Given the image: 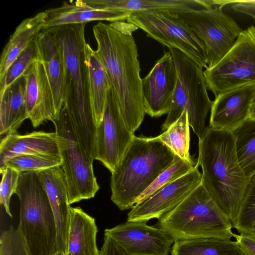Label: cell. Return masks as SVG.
<instances>
[{
	"instance_id": "cell-15",
	"label": "cell",
	"mask_w": 255,
	"mask_h": 255,
	"mask_svg": "<svg viewBox=\"0 0 255 255\" xmlns=\"http://www.w3.org/2000/svg\"><path fill=\"white\" fill-rule=\"evenodd\" d=\"M177 81L171 53L164 52L148 74L142 79L141 89L146 114L159 117L170 111Z\"/></svg>"
},
{
	"instance_id": "cell-14",
	"label": "cell",
	"mask_w": 255,
	"mask_h": 255,
	"mask_svg": "<svg viewBox=\"0 0 255 255\" xmlns=\"http://www.w3.org/2000/svg\"><path fill=\"white\" fill-rule=\"evenodd\" d=\"M197 164L190 171L136 203L128 214V222H145L159 219L173 210L201 184Z\"/></svg>"
},
{
	"instance_id": "cell-41",
	"label": "cell",
	"mask_w": 255,
	"mask_h": 255,
	"mask_svg": "<svg viewBox=\"0 0 255 255\" xmlns=\"http://www.w3.org/2000/svg\"><path fill=\"white\" fill-rule=\"evenodd\" d=\"M54 255H64L60 252H56Z\"/></svg>"
},
{
	"instance_id": "cell-37",
	"label": "cell",
	"mask_w": 255,
	"mask_h": 255,
	"mask_svg": "<svg viewBox=\"0 0 255 255\" xmlns=\"http://www.w3.org/2000/svg\"><path fill=\"white\" fill-rule=\"evenodd\" d=\"M234 238L247 255H255V233H239L235 234Z\"/></svg>"
},
{
	"instance_id": "cell-3",
	"label": "cell",
	"mask_w": 255,
	"mask_h": 255,
	"mask_svg": "<svg viewBox=\"0 0 255 255\" xmlns=\"http://www.w3.org/2000/svg\"><path fill=\"white\" fill-rule=\"evenodd\" d=\"M86 23L50 27L63 51L64 105L83 146L89 154L96 150V125L86 61Z\"/></svg>"
},
{
	"instance_id": "cell-30",
	"label": "cell",
	"mask_w": 255,
	"mask_h": 255,
	"mask_svg": "<svg viewBox=\"0 0 255 255\" xmlns=\"http://www.w3.org/2000/svg\"><path fill=\"white\" fill-rule=\"evenodd\" d=\"M37 36L17 56L3 76L0 78V93L18 78L23 76L33 63L41 61Z\"/></svg>"
},
{
	"instance_id": "cell-38",
	"label": "cell",
	"mask_w": 255,
	"mask_h": 255,
	"mask_svg": "<svg viewBox=\"0 0 255 255\" xmlns=\"http://www.w3.org/2000/svg\"><path fill=\"white\" fill-rule=\"evenodd\" d=\"M99 255H127L124 251L112 239H104Z\"/></svg>"
},
{
	"instance_id": "cell-32",
	"label": "cell",
	"mask_w": 255,
	"mask_h": 255,
	"mask_svg": "<svg viewBox=\"0 0 255 255\" xmlns=\"http://www.w3.org/2000/svg\"><path fill=\"white\" fill-rule=\"evenodd\" d=\"M196 164L197 162H189L182 159L175 155V161L173 163L163 171L141 194L137 202L141 201L164 186L184 175L192 170Z\"/></svg>"
},
{
	"instance_id": "cell-35",
	"label": "cell",
	"mask_w": 255,
	"mask_h": 255,
	"mask_svg": "<svg viewBox=\"0 0 255 255\" xmlns=\"http://www.w3.org/2000/svg\"><path fill=\"white\" fill-rule=\"evenodd\" d=\"M0 171L2 175L0 185V203L6 214L12 218L10 201L17 188L20 173L9 167H5Z\"/></svg>"
},
{
	"instance_id": "cell-8",
	"label": "cell",
	"mask_w": 255,
	"mask_h": 255,
	"mask_svg": "<svg viewBox=\"0 0 255 255\" xmlns=\"http://www.w3.org/2000/svg\"><path fill=\"white\" fill-rule=\"evenodd\" d=\"M53 123L60 139L61 167L70 204L94 198L100 188L93 171L94 160L80 141L64 107Z\"/></svg>"
},
{
	"instance_id": "cell-7",
	"label": "cell",
	"mask_w": 255,
	"mask_h": 255,
	"mask_svg": "<svg viewBox=\"0 0 255 255\" xmlns=\"http://www.w3.org/2000/svg\"><path fill=\"white\" fill-rule=\"evenodd\" d=\"M168 48L175 66L177 81L171 107L162 130L167 129L186 111L189 126L200 139L207 128L206 121L212 104L207 92L204 71L179 50Z\"/></svg>"
},
{
	"instance_id": "cell-12",
	"label": "cell",
	"mask_w": 255,
	"mask_h": 255,
	"mask_svg": "<svg viewBox=\"0 0 255 255\" xmlns=\"http://www.w3.org/2000/svg\"><path fill=\"white\" fill-rule=\"evenodd\" d=\"M134 136L127 126L112 87L107 95L102 120L96 128L95 159L112 173Z\"/></svg>"
},
{
	"instance_id": "cell-39",
	"label": "cell",
	"mask_w": 255,
	"mask_h": 255,
	"mask_svg": "<svg viewBox=\"0 0 255 255\" xmlns=\"http://www.w3.org/2000/svg\"><path fill=\"white\" fill-rule=\"evenodd\" d=\"M249 119L255 121V95L251 106Z\"/></svg>"
},
{
	"instance_id": "cell-22",
	"label": "cell",
	"mask_w": 255,
	"mask_h": 255,
	"mask_svg": "<svg viewBox=\"0 0 255 255\" xmlns=\"http://www.w3.org/2000/svg\"><path fill=\"white\" fill-rule=\"evenodd\" d=\"M46 11L47 17L43 29L64 25L86 23L95 20L114 22L127 20L130 14L125 11L94 8L82 3L79 0L65 1L59 7Z\"/></svg>"
},
{
	"instance_id": "cell-18",
	"label": "cell",
	"mask_w": 255,
	"mask_h": 255,
	"mask_svg": "<svg viewBox=\"0 0 255 255\" xmlns=\"http://www.w3.org/2000/svg\"><path fill=\"white\" fill-rule=\"evenodd\" d=\"M37 172L46 190L55 218L57 252L65 255L71 207L64 171L60 166Z\"/></svg>"
},
{
	"instance_id": "cell-20",
	"label": "cell",
	"mask_w": 255,
	"mask_h": 255,
	"mask_svg": "<svg viewBox=\"0 0 255 255\" xmlns=\"http://www.w3.org/2000/svg\"><path fill=\"white\" fill-rule=\"evenodd\" d=\"M37 38L41 61L51 87L58 117L64 105L65 67L62 47L51 28L43 29Z\"/></svg>"
},
{
	"instance_id": "cell-29",
	"label": "cell",
	"mask_w": 255,
	"mask_h": 255,
	"mask_svg": "<svg viewBox=\"0 0 255 255\" xmlns=\"http://www.w3.org/2000/svg\"><path fill=\"white\" fill-rule=\"evenodd\" d=\"M233 133L240 164L250 179L255 173V121L249 119Z\"/></svg>"
},
{
	"instance_id": "cell-17",
	"label": "cell",
	"mask_w": 255,
	"mask_h": 255,
	"mask_svg": "<svg viewBox=\"0 0 255 255\" xmlns=\"http://www.w3.org/2000/svg\"><path fill=\"white\" fill-rule=\"evenodd\" d=\"M28 119L34 128L58 118L51 87L41 61L33 63L24 75Z\"/></svg>"
},
{
	"instance_id": "cell-33",
	"label": "cell",
	"mask_w": 255,
	"mask_h": 255,
	"mask_svg": "<svg viewBox=\"0 0 255 255\" xmlns=\"http://www.w3.org/2000/svg\"><path fill=\"white\" fill-rule=\"evenodd\" d=\"M255 221V173L249 179L244 197L241 218L236 229L239 233H252Z\"/></svg>"
},
{
	"instance_id": "cell-26",
	"label": "cell",
	"mask_w": 255,
	"mask_h": 255,
	"mask_svg": "<svg viewBox=\"0 0 255 255\" xmlns=\"http://www.w3.org/2000/svg\"><path fill=\"white\" fill-rule=\"evenodd\" d=\"M85 55L94 118L97 127L102 120L107 95L113 85L101 59L88 43Z\"/></svg>"
},
{
	"instance_id": "cell-34",
	"label": "cell",
	"mask_w": 255,
	"mask_h": 255,
	"mask_svg": "<svg viewBox=\"0 0 255 255\" xmlns=\"http://www.w3.org/2000/svg\"><path fill=\"white\" fill-rule=\"evenodd\" d=\"M0 255H29L18 229L11 226L0 237Z\"/></svg>"
},
{
	"instance_id": "cell-2",
	"label": "cell",
	"mask_w": 255,
	"mask_h": 255,
	"mask_svg": "<svg viewBox=\"0 0 255 255\" xmlns=\"http://www.w3.org/2000/svg\"><path fill=\"white\" fill-rule=\"evenodd\" d=\"M132 28L119 30L102 22L93 26L96 50L111 80L129 130L134 133L146 114L137 47Z\"/></svg>"
},
{
	"instance_id": "cell-1",
	"label": "cell",
	"mask_w": 255,
	"mask_h": 255,
	"mask_svg": "<svg viewBox=\"0 0 255 255\" xmlns=\"http://www.w3.org/2000/svg\"><path fill=\"white\" fill-rule=\"evenodd\" d=\"M197 164L202 185L236 229L249 179L240 164L233 132L207 127L199 139Z\"/></svg>"
},
{
	"instance_id": "cell-6",
	"label": "cell",
	"mask_w": 255,
	"mask_h": 255,
	"mask_svg": "<svg viewBox=\"0 0 255 255\" xmlns=\"http://www.w3.org/2000/svg\"><path fill=\"white\" fill-rule=\"evenodd\" d=\"M158 225L175 241L202 238L231 239L236 234L229 219L202 184L160 218Z\"/></svg>"
},
{
	"instance_id": "cell-16",
	"label": "cell",
	"mask_w": 255,
	"mask_h": 255,
	"mask_svg": "<svg viewBox=\"0 0 255 255\" xmlns=\"http://www.w3.org/2000/svg\"><path fill=\"white\" fill-rule=\"evenodd\" d=\"M255 95V84L218 95L212 101L209 127L233 132L249 119Z\"/></svg>"
},
{
	"instance_id": "cell-13",
	"label": "cell",
	"mask_w": 255,
	"mask_h": 255,
	"mask_svg": "<svg viewBox=\"0 0 255 255\" xmlns=\"http://www.w3.org/2000/svg\"><path fill=\"white\" fill-rule=\"evenodd\" d=\"M111 238L127 255H168L175 240L164 229L145 222H127L106 229Z\"/></svg>"
},
{
	"instance_id": "cell-5",
	"label": "cell",
	"mask_w": 255,
	"mask_h": 255,
	"mask_svg": "<svg viewBox=\"0 0 255 255\" xmlns=\"http://www.w3.org/2000/svg\"><path fill=\"white\" fill-rule=\"evenodd\" d=\"M15 194L20 202L17 228L29 255H54L57 252L56 223L37 172H21Z\"/></svg>"
},
{
	"instance_id": "cell-31",
	"label": "cell",
	"mask_w": 255,
	"mask_h": 255,
	"mask_svg": "<svg viewBox=\"0 0 255 255\" xmlns=\"http://www.w3.org/2000/svg\"><path fill=\"white\" fill-rule=\"evenodd\" d=\"M62 163L61 156L43 154H25L11 158L6 162L4 168L9 167L21 173L40 171L61 166Z\"/></svg>"
},
{
	"instance_id": "cell-4",
	"label": "cell",
	"mask_w": 255,
	"mask_h": 255,
	"mask_svg": "<svg viewBox=\"0 0 255 255\" xmlns=\"http://www.w3.org/2000/svg\"><path fill=\"white\" fill-rule=\"evenodd\" d=\"M175 157L157 136L134 135L111 173V200L121 210L131 209L141 194L173 163Z\"/></svg>"
},
{
	"instance_id": "cell-25",
	"label": "cell",
	"mask_w": 255,
	"mask_h": 255,
	"mask_svg": "<svg viewBox=\"0 0 255 255\" xmlns=\"http://www.w3.org/2000/svg\"><path fill=\"white\" fill-rule=\"evenodd\" d=\"M47 17L46 10L23 19L16 27L3 48L0 61V78L17 56L43 29Z\"/></svg>"
},
{
	"instance_id": "cell-40",
	"label": "cell",
	"mask_w": 255,
	"mask_h": 255,
	"mask_svg": "<svg viewBox=\"0 0 255 255\" xmlns=\"http://www.w3.org/2000/svg\"><path fill=\"white\" fill-rule=\"evenodd\" d=\"M252 232L255 233V221L254 222L253 226Z\"/></svg>"
},
{
	"instance_id": "cell-28",
	"label": "cell",
	"mask_w": 255,
	"mask_h": 255,
	"mask_svg": "<svg viewBox=\"0 0 255 255\" xmlns=\"http://www.w3.org/2000/svg\"><path fill=\"white\" fill-rule=\"evenodd\" d=\"M186 111L157 138L174 154L189 162H194L190 154V130Z\"/></svg>"
},
{
	"instance_id": "cell-19",
	"label": "cell",
	"mask_w": 255,
	"mask_h": 255,
	"mask_svg": "<svg viewBox=\"0 0 255 255\" xmlns=\"http://www.w3.org/2000/svg\"><path fill=\"white\" fill-rule=\"evenodd\" d=\"M32 154L61 156L58 134L55 131H34L23 135L14 133L5 135L0 144V170L11 158Z\"/></svg>"
},
{
	"instance_id": "cell-36",
	"label": "cell",
	"mask_w": 255,
	"mask_h": 255,
	"mask_svg": "<svg viewBox=\"0 0 255 255\" xmlns=\"http://www.w3.org/2000/svg\"><path fill=\"white\" fill-rule=\"evenodd\" d=\"M216 6L230 5L235 11L246 14L255 20V0H214Z\"/></svg>"
},
{
	"instance_id": "cell-27",
	"label": "cell",
	"mask_w": 255,
	"mask_h": 255,
	"mask_svg": "<svg viewBox=\"0 0 255 255\" xmlns=\"http://www.w3.org/2000/svg\"><path fill=\"white\" fill-rule=\"evenodd\" d=\"M171 255H247L231 239L202 238L175 241Z\"/></svg>"
},
{
	"instance_id": "cell-21",
	"label": "cell",
	"mask_w": 255,
	"mask_h": 255,
	"mask_svg": "<svg viewBox=\"0 0 255 255\" xmlns=\"http://www.w3.org/2000/svg\"><path fill=\"white\" fill-rule=\"evenodd\" d=\"M80 1L98 9L125 11L130 13L156 10L179 13L214 6L213 0H80Z\"/></svg>"
},
{
	"instance_id": "cell-10",
	"label": "cell",
	"mask_w": 255,
	"mask_h": 255,
	"mask_svg": "<svg viewBox=\"0 0 255 255\" xmlns=\"http://www.w3.org/2000/svg\"><path fill=\"white\" fill-rule=\"evenodd\" d=\"M207 89L215 95L255 84V27L241 33L228 52L203 71Z\"/></svg>"
},
{
	"instance_id": "cell-24",
	"label": "cell",
	"mask_w": 255,
	"mask_h": 255,
	"mask_svg": "<svg viewBox=\"0 0 255 255\" xmlns=\"http://www.w3.org/2000/svg\"><path fill=\"white\" fill-rule=\"evenodd\" d=\"M26 78H18L0 93V134L17 133L28 119L25 102Z\"/></svg>"
},
{
	"instance_id": "cell-23",
	"label": "cell",
	"mask_w": 255,
	"mask_h": 255,
	"mask_svg": "<svg viewBox=\"0 0 255 255\" xmlns=\"http://www.w3.org/2000/svg\"><path fill=\"white\" fill-rule=\"evenodd\" d=\"M94 218L79 207H71L65 255H99Z\"/></svg>"
},
{
	"instance_id": "cell-9",
	"label": "cell",
	"mask_w": 255,
	"mask_h": 255,
	"mask_svg": "<svg viewBox=\"0 0 255 255\" xmlns=\"http://www.w3.org/2000/svg\"><path fill=\"white\" fill-rule=\"evenodd\" d=\"M127 21L162 45L179 50L200 67H207L204 45L177 13L168 10L134 12L130 14Z\"/></svg>"
},
{
	"instance_id": "cell-11",
	"label": "cell",
	"mask_w": 255,
	"mask_h": 255,
	"mask_svg": "<svg viewBox=\"0 0 255 255\" xmlns=\"http://www.w3.org/2000/svg\"><path fill=\"white\" fill-rule=\"evenodd\" d=\"M222 8L216 6L177 13L204 45L208 68L228 52L243 30Z\"/></svg>"
}]
</instances>
